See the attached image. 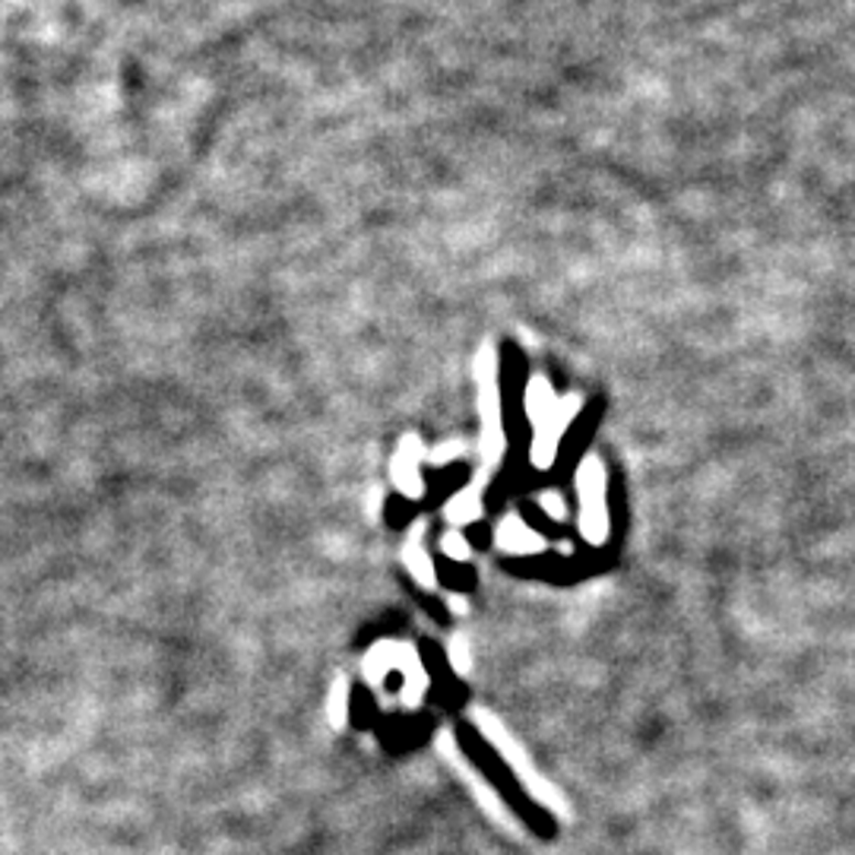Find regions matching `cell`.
<instances>
[{
  "label": "cell",
  "mask_w": 855,
  "mask_h": 855,
  "mask_svg": "<svg viewBox=\"0 0 855 855\" xmlns=\"http://www.w3.org/2000/svg\"><path fill=\"white\" fill-rule=\"evenodd\" d=\"M473 723H476L478 735L495 748V755L501 757L504 764L510 767V773L520 780V786L527 789V796L532 802H539V805L545 808V811H552L558 818H567V805H564V799H561V792L554 789L552 782L545 780L539 770H535V764H532V757L527 755V748L507 732L501 719L495 716V713H488V710H473Z\"/></svg>",
  "instance_id": "obj_1"
},
{
  "label": "cell",
  "mask_w": 855,
  "mask_h": 855,
  "mask_svg": "<svg viewBox=\"0 0 855 855\" xmlns=\"http://www.w3.org/2000/svg\"><path fill=\"white\" fill-rule=\"evenodd\" d=\"M577 529L583 542L593 549H603L612 532V517H608V481H605V466L599 456H586L577 466Z\"/></svg>",
  "instance_id": "obj_2"
},
{
  "label": "cell",
  "mask_w": 855,
  "mask_h": 855,
  "mask_svg": "<svg viewBox=\"0 0 855 855\" xmlns=\"http://www.w3.org/2000/svg\"><path fill=\"white\" fill-rule=\"evenodd\" d=\"M434 742H437V751H441V755L451 760L453 770H456V773L463 777V782H466V786L473 789V796H476L478 805L485 808V811H488V814H491V818H495L498 824H504V827H510V831H520V824L513 821V811L507 808V802H504V799H501V792H498V789H491V782H488V780H485V777H481V773H478L476 764L463 757V751H459V745H456V738H453V732H447V729L437 732V738H434Z\"/></svg>",
  "instance_id": "obj_3"
},
{
  "label": "cell",
  "mask_w": 855,
  "mask_h": 855,
  "mask_svg": "<svg viewBox=\"0 0 855 855\" xmlns=\"http://www.w3.org/2000/svg\"><path fill=\"white\" fill-rule=\"evenodd\" d=\"M495 545H498L504 554H513V558H527V554H539L549 549L545 535L535 532V529L529 527L523 517H517V513H504L501 523L495 529Z\"/></svg>",
  "instance_id": "obj_4"
},
{
  "label": "cell",
  "mask_w": 855,
  "mask_h": 855,
  "mask_svg": "<svg viewBox=\"0 0 855 855\" xmlns=\"http://www.w3.org/2000/svg\"><path fill=\"white\" fill-rule=\"evenodd\" d=\"M422 535H425V523H415V527L409 529L400 558H403L409 577L415 580V586L425 589V593H434V589H437V571H434L431 554H428L425 545H422Z\"/></svg>",
  "instance_id": "obj_5"
},
{
  "label": "cell",
  "mask_w": 855,
  "mask_h": 855,
  "mask_svg": "<svg viewBox=\"0 0 855 855\" xmlns=\"http://www.w3.org/2000/svg\"><path fill=\"white\" fill-rule=\"evenodd\" d=\"M419 459H422V447L405 441L403 453L393 463V481H397V488L403 491L405 498H422L425 495V481L419 476Z\"/></svg>",
  "instance_id": "obj_6"
},
{
  "label": "cell",
  "mask_w": 855,
  "mask_h": 855,
  "mask_svg": "<svg viewBox=\"0 0 855 855\" xmlns=\"http://www.w3.org/2000/svg\"><path fill=\"white\" fill-rule=\"evenodd\" d=\"M444 520H447L453 529H463L481 520V498H478L476 485L466 488V491H459V495H453L451 501L444 504Z\"/></svg>",
  "instance_id": "obj_7"
},
{
  "label": "cell",
  "mask_w": 855,
  "mask_h": 855,
  "mask_svg": "<svg viewBox=\"0 0 855 855\" xmlns=\"http://www.w3.org/2000/svg\"><path fill=\"white\" fill-rule=\"evenodd\" d=\"M349 701H353V691H349V681L336 679L327 694V716L333 723V729H346L349 726Z\"/></svg>",
  "instance_id": "obj_8"
},
{
  "label": "cell",
  "mask_w": 855,
  "mask_h": 855,
  "mask_svg": "<svg viewBox=\"0 0 855 855\" xmlns=\"http://www.w3.org/2000/svg\"><path fill=\"white\" fill-rule=\"evenodd\" d=\"M535 507L542 510V517H549L558 527L571 520V504H567V498H564L561 491H554V488L542 491V495L535 498Z\"/></svg>",
  "instance_id": "obj_9"
},
{
  "label": "cell",
  "mask_w": 855,
  "mask_h": 855,
  "mask_svg": "<svg viewBox=\"0 0 855 855\" xmlns=\"http://www.w3.org/2000/svg\"><path fill=\"white\" fill-rule=\"evenodd\" d=\"M447 659H451V669L459 679H466L473 672V650H469V640L463 634H453L447 640Z\"/></svg>",
  "instance_id": "obj_10"
},
{
  "label": "cell",
  "mask_w": 855,
  "mask_h": 855,
  "mask_svg": "<svg viewBox=\"0 0 855 855\" xmlns=\"http://www.w3.org/2000/svg\"><path fill=\"white\" fill-rule=\"evenodd\" d=\"M437 549L444 558H451L456 564H466L469 558H473V545H469V539L459 532V529H451V532H444L441 535V542H437Z\"/></svg>",
  "instance_id": "obj_11"
},
{
  "label": "cell",
  "mask_w": 855,
  "mask_h": 855,
  "mask_svg": "<svg viewBox=\"0 0 855 855\" xmlns=\"http://www.w3.org/2000/svg\"><path fill=\"white\" fill-rule=\"evenodd\" d=\"M554 549L564 554V558H567V554L577 552V545H574V542H554Z\"/></svg>",
  "instance_id": "obj_12"
},
{
  "label": "cell",
  "mask_w": 855,
  "mask_h": 855,
  "mask_svg": "<svg viewBox=\"0 0 855 855\" xmlns=\"http://www.w3.org/2000/svg\"><path fill=\"white\" fill-rule=\"evenodd\" d=\"M451 605H453V612H456V615H466V603H463V599L451 596Z\"/></svg>",
  "instance_id": "obj_13"
}]
</instances>
